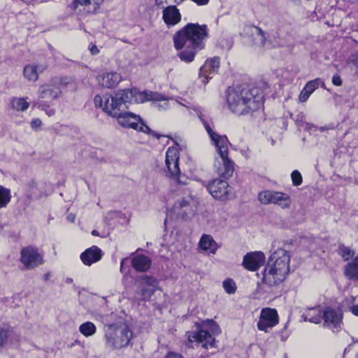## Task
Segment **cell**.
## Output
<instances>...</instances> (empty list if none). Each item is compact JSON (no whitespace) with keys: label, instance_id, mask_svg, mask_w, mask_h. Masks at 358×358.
I'll list each match as a JSON object with an SVG mask.
<instances>
[{"label":"cell","instance_id":"cell-30","mask_svg":"<svg viewBox=\"0 0 358 358\" xmlns=\"http://www.w3.org/2000/svg\"><path fill=\"white\" fill-rule=\"evenodd\" d=\"M213 243V240L211 236L205 234V235L202 236L201 239H200L199 246H200V249L202 250H208L211 248Z\"/></svg>","mask_w":358,"mask_h":358},{"label":"cell","instance_id":"cell-31","mask_svg":"<svg viewBox=\"0 0 358 358\" xmlns=\"http://www.w3.org/2000/svg\"><path fill=\"white\" fill-rule=\"evenodd\" d=\"M13 107L18 111L23 112L28 109L29 103L23 98H17L13 101Z\"/></svg>","mask_w":358,"mask_h":358},{"label":"cell","instance_id":"cell-1","mask_svg":"<svg viewBox=\"0 0 358 358\" xmlns=\"http://www.w3.org/2000/svg\"><path fill=\"white\" fill-rule=\"evenodd\" d=\"M227 102L232 113L237 115H248L261 108L264 93L253 84L243 83L228 88Z\"/></svg>","mask_w":358,"mask_h":358},{"label":"cell","instance_id":"cell-9","mask_svg":"<svg viewBox=\"0 0 358 358\" xmlns=\"http://www.w3.org/2000/svg\"><path fill=\"white\" fill-rule=\"evenodd\" d=\"M208 191L215 199L218 200H228L231 195V187L226 181L216 179L208 185Z\"/></svg>","mask_w":358,"mask_h":358},{"label":"cell","instance_id":"cell-12","mask_svg":"<svg viewBox=\"0 0 358 358\" xmlns=\"http://www.w3.org/2000/svg\"><path fill=\"white\" fill-rule=\"evenodd\" d=\"M265 256L260 251L253 252L245 255L244 258L243 265L247 270L256 271L264 265Z\"/></svg>","mask_w":358,"mask_h":358},{"label":"cell","instance_id":"cell-28","mask_svg":"<svg viewBox=\"0 0 358 358\" xmlns=\"http://www.w3.org/2000/svg\"><path fill=\"white\" fill-rule=\"evenodd\" d=\"M80 332L85 337H91L96 332V327L93 322H86L80 327Z\"/></svg>","mask_w":358,"mask_h":358},{"label":"cell","instance_id":"cell-23","mask_svg":"<svg viewBox=\"0 0 358 358\" xmlns=\"http://www.w3.org/2000/svg\"><path fill=\"white\" fill-rule=\"evenodd\" d=\"M193 341L201 344L204 347L213 346L215 339L207 330H200L193 335Z\"/></svg>","mask_w":358,"mask_h":358},{"label":"cell","instance_id":"cell-38","mask_svg":"<svg viewBox=\"0 0 358 358\" xmlns=\"http://www.w3.org/2000/svg\"><path fill=\"white\" fill-rule=\"evenodd\" d=\"M165 358H184L181 354L177 353H170Z\"/></svg>","mask_w":358,"mask_h":358},{"label":"cell","instance_id":"cell-15","mask_svg":"<svg viewBox=\"0 0 358 358\" xmlns=\"http://www.w3.org/2000/svg\"><path fill=\"white\" fill-rule=\"evenodd\" d=\"M180 153L176 148L171 147L168 149L166 154V165L169 171L174 176H179Z\"/></svg>","mask_w":358,"mask_h":358},{"label":"cell","instance_id":"cell-36","mask_svg":"<svg viewBox=\"0 0 358 358\" xmlns=\"http://www.w3.org/2000/svg\"><path fill=\"white\" fill-rule=\"evenodd\" d=\"M94 104H95L97 108H100L102 106V98L100 96L97 95L94 99Z\"/></svg>","mask_w":358,"mask_h":358},{"label":"cell","instance_id":"cell-39","mask_svg":"<svg viewBox=\"0 0 358 358\" xmlns=\"http://www.w3.org/2000/svg\"><path fill=\"white\" fill-rule=\"evenodd\" d=\"M90 51H91V54L96 55L99 53V50H98L97 46L94 45H91V48H90Z\"/></svg>","mask_w":358,"mask_h":358},{"label":"cell","instance_id":"cell-18","mask_svg":"<svg viewBox=\"0 0 358 358\" xmlns=\"http://www.w3.org/2000/svg\"><path fill=\"white\" fill-rule=\"evenodd\" d=\"M163 20L168 25H175L181 20V13L175 6H170L163 11Z\"/></svg>","mask_w":358,"mask_h":358},{"label":"cell","instance_id":"cell-7","mask_svg":"<svg viewBox=\"0 0 358 358\" xmlns=\"http://www.w3.org/2000/svg\"><path fill=\"white\" fill-rule=\"evenodd\" d=\"M196 207L190 197H183L175 203L173 211L175 216L181 219L187 220L195 214Z\"/></svg>","mask_w":358,"mask_h":358},{"label":"cell","instance_id":"cell-22","mask_svg":"<svg viewBox=\"0 0 358 358\" xmlns=\"http://www.w3.org/2000/svg\"><path fill=\"white\" fill-rule=\"evenodd\" d=\"M320 80L319 78L317 79L312 80V81L308 82L306 86L302 90L300 94V101L301 102H305L307 99L311 97L312 93L315 92L316 90L320 87Z\"/></svg>","mask_w":358,"mask_h":358},{"label":"cell","instance_id":"cell-10","mask_svg":"<svg viewBox=\"0 0 358 358\" xmlns=\"http://www.w3.org/2000/svg\"><path fill=\"white\" fill-rule=\"evenodd\" d=\"M279 322V314L277 310L271 308H264L262 310L261 317L258 322V328L261 331L272 328Z\"/></svg>","mask_w":358,"mask_h":358},{"label":"cell","instance_id":"cell-24","mask_svg":"<svg viewBox=\"0 0 358 358\" xmlns=\"http://www.w3.org/2000/svg\"><path fill=\"white\" fill-rule=\"evenodd\" d=\"M208 132H209L210 135L211 136L212 139L214 141L215 144H216L218 150H219L221 156H222L223 158L225 159V160H227L228 149L226 143L223 141V139H221L219 136L215 134V133L213 132L210 128H208Z\"/></svg>","mask_w":358,"mask_h":358},{"label":"cell","instance_id":"cell-42","mask_svg":"<svg viewBox=\"0 0 358 358\" xmlns=\"http://www.w3.org/2000/svg\"><path fill=\"white\" fill-rule=\"evenodd\" d=\"M197 4H199V5H201V4H206L207 3H208V1H207V2H196Z\"/></svg>","mask_w":358,"mask_h":358},{"label":"cell","instance_id":"cell-33","mask_svg":"<svg viewBox=\"0 0 358 358\" xmlns=\"http://www.w3.org/2000/svg\"><path fill=\"white\" fill-rule=\"evenodd\" d=\"M291 178L294 186H300V185L302 184V176H301V174H300V171H298V170H295V171H294L292 173Z\"/></svg>","mask_w":358,"mask_h":358},{"label":"cell","instance_id":"cell-20","mask_svg":"<svg viewBox=\"0 0 358 358\" xmlns=\"http://www.w3.org/2000/svg\"><path fill=\"white\" fill-rule=\"evenodd\" d=\"M61 91L58 88L51 85H44L38 91L40 99L44 101H51L60 95Z\"/></svg>","mask_w":358,"mask_h":358},{"label":"cell","instance_id":"cell-3","mask_svg":"<svg viewBox=\"0 0 358 358\" xmlns=\"http://www.w3.org/2000/svg\"><path fill=\"white\" fill-rule=\"evenodd\" d=\"M132 335L131 329L124 323L112 324L106 330L107 341L114 348H121L128 346Z\"/></svg>","mask_w":358,"mask_h":358},{"label":"cell","instance_id":"cell-5","mask_svg":"<svg viewBox=\"0 0 358 358\" xmlns=\"http://www.w3.org/2000/svg\"><path fill=\"white\" fill-rule=\"evenodd\" d=\"M260 202L263 205L276 204L285 208L290 207L291 204L290 196L282 192H273V191H263L258 196Z\"/></svg>","mask_w":358,"mask_h":358},{"label":"cell","instance_id":"cell-11","mask_svg":"<svg viewBox=\"0 0 358 358\" xmlns=\"http://www.w3.org/2000/svg\"><path fill=\"white\" fill-rule=\"evenodd\" d=\"M185 39L190 40L195 44H201L207 36L206 29L197 24H190L184 30Z\"/></svg>","mask_w":358,"mask_h":358},{"label":"cell","instance_id":"cell-21","mask_svg":"<svg viewBox=\"0 0 358 358\" xmlns=\"http://www.w3.org/2000/svg\"><path fill=\"white\" fill-rule=\"evenodd\" d=\"M132 264L134 269L140 272H145L150 269L152 261L150 258L145 255H138L133 258Z\"/></svg>","mask_w":358,"mask_h":358},{"label":"cell","instance_id":"cell-2","mask_svg":"<svg viewBox=\"0 0 358 358\" xmlns=\"http://www.w3.org/2000/svg\"><path fill=\"white\" fill-rule=\"evenodd\" d=\"M290 262V255L285 250L279 249L274 252L264 271V282L271 286L282 283L288 276Z\"/></svg>","mask_w":358,"mask_h":358},{"label":"cell","instance_id":"cell-17","mask_svg":"<svg viewBox=\"0 0 358 358\" xmlns=\"http://www.w3.org/2000/svg\"><path fill=\"white\" fill-rule=\"evenodd\" d=\"M102 250L97 247H92L85 250L81 254V259L86 265L91 266L102 259Z\"/></svg>","mask_w":358,"mask_h":358},{"label":"cell","instance_id":"cell-34","mask_svg":"<svg viewBox=\"0 0 358 358\" xmlns=\"http://www.w3.org/2000/svg\"><path fill=\"white\" fill-rule=\"evenodd\" d=\"M341 250L342 258H343V260H344L345 261H349V260H351V258H352V257L353 256V252L351 251L349 248H343V249H341Z\"/></svg>","mask_w":358,"mask_h":358},{"label":"cell","instance_id":"cell-25","mask_svg":"<svg viewBox=\"0 0 358 358\" xmlns=\"http://www.w3.org/2000/svg\"><path fill=\"white\" fill-rule=\"evenodd\" d=\"M340 316L335 309L327 308L323 313V319L329 325H337L339 322Z\"/></svg>","mask_w":358,"mask_h":358},{"label":"cell","instance_id":"cell-32","mask_svg":"<svg viewBox=\"0 0 358 358\" xmlns=\"http://www.w3.org/2000/svg\"><path fill=\"white\" fill-rule=\"evenodd\" d=\"M223 288L226 290V293L229 294V295H232V294L235 293L236 290H237V285H236L235 282L232 279H227L223 282Z\"/></svg>","mask_w":358,"mask_h":358},{"label":"cell","instance_id":"cell-27","mask_svg":"<svg viewBox=\"0 0 358 358\" xmlns=\"http://www.w3.org/2000/svg\"><path fill=\"white\" fill-rule=\"evenodd\" d=\"M11 198L10 191L6 188L0 186V208H4L10 202Z\"/></svg>","mask_w":358,"mask_h":358},{"label":"cell","instance_id":"cell-37","mask_svg":"<svg viewBox=\"0 0 358 358\" xmlns=\"http://www.w3.org/2000/svg\"><path fill=\"white\" fill-rule=\"evenodd\" d=\"M31 125L34 129H38V128H39V127L41 126V120L38 119L33 120V121H32Z\"/></svg>","mask_w":358,"mask_h":358},{"label":"cell","instance_id":"cell-6","mask_svg":"<svg viewBox=\"0 0 358 358\" xmlns=\"http://www.w3.org/2000/svg\"><path fill=\"white\" fill-rule=\"evenodd\" d=\"M118 123L123 128H129L141 132H150V129L137 115L131 113H122L117 118Z\"/></svg>","mask_w":358,"mask_h":358},{"label":"cell","instance_id":"cell-13","mask_svg":"<svg viewBox=\"0 0 358 358\" xmlns=\"http://www.w3.org/2000/svg\"><path fill=\"white\" fill-rule=\"evenodd\" d=\"M125 104L122 103L119 99L113 96H109L104 99H102V108L104 112L109 115L118 118L123 112V106Z\"/></svg>","mask_w":358,"mask_h":358},{"label":"cell","instance_id":"cell-14","mask_svg":"<svg viewBox=\"0 0 358 358\" xmlns=\"http://www.w3.org/2000/svg\"><path fill=\"white\" fill-rule=\"evenodd\" d=\"M243 36L247 43L255 46H263L265 42L264 34L259 28L254 26L245 27Z\"/></svg>","mask_w":358,"mask_h":358},{"label":"cell","instance_id":"cell-16","mask_svg":"<svg viewBox=\"0 0 358 358\" xmlns=\"http://www.w3.org/2000/svg\"><path fill=\"white\" fill-rule=\"evenodd\" d=\"M102 1L91 0V1H76L74 2L73 7L79 14H91L99 9Z\"/></svg>","mask_w":358,"mask_h":358},{"label":"cell","instance_id":"cell-41","mask_svg":"<svg viewBox=\"0 0 358 358\" xmlns=\"http://www.w3.org/2000/svg\"><path fill=\"white\" fill-rule=\"evenodd\" d=\"M352 312H353V314L355 315V316H358V306L357 305H355L354 307L353 308Z\"/></svg>","mask_w":358,"mask_h":358},{"label":"cell","instance_id":"cell-29","mask_svg":"<svg viewBox=\"0 0 358 358\" xmlns=\"http://www.w3.org/2000/svg\"><path fill=\"white\" fill-rule=\"evenodd\" d=\"M358 266L357 260L348 264L345 270L346 277L351 279H356L358 277Z\"/></svg>","mask_w":358,"mask_h":358},{"label":"cell","instance_id":"cell-4","mask_svg":"<svg viewBox=\"0 0 358 358\" xmlns=\"http://www.w3.org/2000/svg\"><path fill=\"white\" fill-rule=\"evenodd\" d=\"M123 104H141L153 100H160L164 97L148 92H142L137 90H124L119 91L115 96Z\"/></svg>","mask_w":358,"mask_h":358},{"label":"cell","instance_id":"cell-26","mask_svg":"<svg viewBox=\"0 0 358 358\" xmlns=\"http://www.w3.org/2000/svg\"><path fill=\"white\" fill-rule=\"evenodd\" d=\"M24 76L29 81H35L38 79V69L33 65H27L23 71Z\"/></svg>","mask_w":358,"mask_h":358},{"label":"cell","instance_id":"cell-35","mask_svg":"<svg viewBox=\"0 0 358 358\" xmlns=\"http://www.w3.org/2000/svg\"><path fill=\"white\" fill-rule=\"evenodd\" d=\"M332 83H333V84L335 85V86H341L343 81H342L341 76H340L339 75H335V76H333V78H332Z\"/></svg>","mask_w":358,"mask_h":358},{"label":"cell","instance_id":"cell-40","mask_svg":"<svg viewBox=\"0 0 358 358\" xmlns=\"http://www.w3.org/2000/svg\"><path fill=\"white\" fill-rule=\"evenodd\" d=\"M4 334H3L2 331H1V330H0V345L2 344V343H4Z\"/></svg>","mask_w":358,"mask_h":358},{"label":"cell","instance_id":"cell-19","mask_svg":"<svg viewBox=\"0 0 358 358\" xmlns=\"http://www.w3.org/2000/svg\"><path fill=\"white\" fill-rule=\"evenodd\" d=\"M122 80V76L120 74L107 73L99 77V81L101 86L104 88H114L116 87Z\"/></svg>","mask_w":358,"mask_h":358},{"label":"cell","instance_id":"cell-8","mask_svg":"<svg viewBox=\"0 0 358 358\" xmlns=\"http://www.w3.org/2000/svg\"><path fill=\"white\" fill-rule=\"evenodd\" d=\"M20 260L24 266L29 269L38 267L43 261L41 253L33 246L25 247L22 250Z\"/></svg>","mask_w":358,"mask_h":358}]
</instances>
